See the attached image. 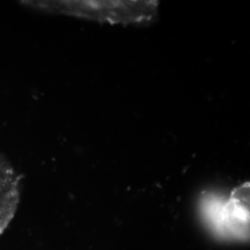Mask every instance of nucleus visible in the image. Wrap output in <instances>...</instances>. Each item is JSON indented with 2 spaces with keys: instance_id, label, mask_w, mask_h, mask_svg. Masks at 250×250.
I'll list each match as a JSON object with an SVG mask.
<instances>
[{
  "instance_id": "nucleus-1",
  "label": "nucleus",
  "mask_w": 250,
  "mask_h": 250,
  "mask_svg": "<svg viewBox=\"0 0 250 250\" xmlns=\"http://www.w3.org/2000/svg\"><path fill=\"white\" fill-rule=\"evenodd\" d=\"M201 218L211 233L222 240L248 241L250 230V184L244 183L226 197L206 192L199 201Z\"/></svg>"
},
{
  "instance_id": "nucleus-2",
  "label": "nucleus",
  "mask_w": 250,
  "mask_h": 250,
  "mask_svg": "<svg viewBox=\"0 0 250 250\" xmlns=\"http://www.w3.org/2000/svg\"><path fill=\"white\" fill-rule=\"evenodd\" d=\"M31 6L47 12L67 14L111 24H133L151 21L157 16L159 2L140 1H45Z\"/></svg>"
}]
</instances>
